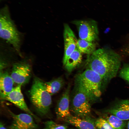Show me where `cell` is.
<instances>
[{
    "mask_svg": "<svg viewBox=\"0 0 129 129\" xmlns=\"http://www.w3.org/2000/svg\"><path fill=\"white\" fill-rule=\"evenodd\" d=\"M119 55L106 48L96 50L88 57L86 61L88 68L102 77L103 82H107L115 77L121 65Z\"/></svg>",
    "mask_w": 129,
    "mask_h": 129,
    "instance_id": "1",
    "label": "cell"
},
{
    "mask_svg": "<svg viewBox=\"0 0 129 129\" xmlns=\"http://www.w3.org/2000/svg\"><path fill=\"white\" fill-rule=\"evenodd\" d=\"M0 36L2 39L12 45L19 55H22L21 51L22 34L11 18L7 5L0 10Z\"/></svg>",
    "mask_w": 129,
    "mask_h": 129,
    "instance_id": "2",
    "label": "cell"
},
{
    "mask_svg": "<svg viewBox=\"0 0 129 129\" xmlns=\"http://www.w3.org/2000/svg\"><path fill=\"white\" fill-rule=\"evenodd\" d=\"M76 86L83 91L91 102L97 100L101 95L103 80L98 74L88 68L76 76Z\"/></svg>",
    "mask_w": 129,
    "mask_h": 129,
    "instance_id": "3",
    "label": "cell"
},
{
    "mask_svg": "<svg viewBox=\"0 0 129 129\" xmlns=\"http://www.w3.org/2000/svg\"><path fill=\"white\" fill-rule=\"evenodd\" d=\"M30 95L32 104L40 114H47L52 104L51 96L46 91L44 82L39 78H34Z\"/></svg>",
    "mask_w": 129,
    "mask_h": 129,
    "instance_id": "4",
    "label": "cell"
},
{
    "mask_svg": "<svg viewBox=\"0 0 129 129\" xmlns=\"http://www.w3.org/2000/svg\"><path fill=\"white\" fill-rule=\"evenodd\" d=\"M76 90L72 99L71 111L74 116L82 118L91 117V101L87 95L76 86Z\"/></svg>",
    "mask_w": 129,
    "mask_h": 129,
    "instance_id": "5",
    "label": "cell"
},
{
    "mask_svg": "<svg viewBox=\"0 0 129 129\" xmlns=\"http://www.w3.org/2000/svg\"><path fill=\"white\" fill-rule=\"evenodd\" d=\"M72 22L76 26L80 39L91 42L97 39L99 33L96 21L81 20L74 21Z\"/></svg>",
    "mask_w": 129,
    "mask_h": 129,
    "instance_id": "6",
    "label": "cell"
},
{
    "mask_svg": "<svg viewBox=\"0 0 129 129\" xmlns=\"http://www.w3.org/2000/svg\"><path fill=\"white\" fill-rule=\"evenodd\" d=\"M31 72L30 64L27 60H24L13 64L10 75L14 83L17 85H23L28 82Z\"/></svg>",
    "mask_w": 129,
    "mask_h": 129,
    "instance_id": "7",
    "label": "cell"
},
{
    "mask_svg": "<svg viewBox=\"0 0 129 129\" xmlns=\"http://www.w3.org/2000/svg\"><path fill=\"white\" fill-rule=\"evenodd\" d=\"M8 112L12 119L10 129H36L37 126L32 116L28 113L15 114L10 110Z\"/></svg>",
    "mask_w": 129,
    "mask_h": 129,
    "instance_id": "8",
    "label": "cell"
},
{
    "mask_svg": "<svg viewBox=\"0 0 129 129\" xmlns=\"http://www.w3.org/2000/svg\"><path fill=\"white\" fill-rule=\"evenodd\" d=\"M63 37L64 53L63 64L64 66L68 57L76 48L78 40L73 31L67 24L64 25Z\"/></svg>",
    "mask_w": 129,
    "mask_h": 129,
    "instance_id": "9",
    "label": "cell"
},
{
    "mask_svg": "<svg viewBox=\"0 0 129 129\" xmlns=\"http://www.w3.org/2000/svg\"><path fill=\"white\" fill-rule=\"evenodd\" d=\"M21 86L17 85L14 87L6 96L5 99L12 102L21 109L37 119V117L29 109L25 102L21 91Z\"/></svg>",
    "mask_w": 129,
    "mask_h": 129,
    "instance_id": "10",
    "label": "cell"
},
{
    "mask_svg": "<svg viewBox=\"0 0 129 129\" xmlns=\"http://www.w3.org/2000/svg\"><path fill=\"white\" fill-rule=\"evenodd\" d=\"M103 112L114 115L125 121L129 120V100H122L105 110Z\"/></svg>",
    "mask_w": 129,
    "mask_h": 129,
    "instance_id": "11",
    "label": "cell"
},
{
    "mask_svg": "<svg viewBox=\"0 0 129 129\" xmlns=\"http://www.w3.org/2000/svg\"><path fill=\"white\" fill-rule=\"evenodd\" d=\"M70 86L69 85L58 102L56 109L57 118L64 120L71 115L69 108Z\"/></svg>",
    "mask_w": 129,
    "mask_h": 129,
    "instance_id": "12",
    "label": "cell"
},
{
    "mask_svg": "<svg viewBox=\"0 0 129 129\" xmlns=\"http://www.w3.org/2000/svg\"><path fill=\"white\" fill-rule=\"evenodd\" d=\"M64 120L79 129H97L95 124V120L91 118H82L71 115Z\"/></svg>",
    "mask_w": 129,
    "mask_h": 129,
    "instance_id": "13",
    "label": "cell"
},
{
    "mask_svg": "<svg viewBox=\"0 0 129 129\" xmlns=\"http://www.w3.org/2000/svg\"><path fill=\"white\" fill-rule=\"evenodd\" d=\"M14 82L11 75L6 72H1L0 77V94L2 99H5L14 87Z\"/></svg>",
    "mask_w": 129,
    "mask_h": 129,
    "instance_id": "14",
    "label": "cell"
},
{
    "mask_svg": "<svg viewBox=\"0 0 129 129\" xmlns=\"http://www.w3.org/2000/svg\"><path fill=\"white\" fill-rule=\"evenodd\" d=\"M82 53L76 47L74 51L68 57L65 68L69 73H71L81 62Z\"/></svg>",
    "mask_w": 129,
    "mask_h": 129,
    "instance_id": "15",
    "label": "cell"
},
{
    "mask_svg": "<svg viewBox=\"0 0 129 129\" xmlns=\"http://www.w3.org/2000/svg\"><path fill=\"white\" fill-rule=\"evenodd\" d=\"M100 116L105 119L113 129H125L128 122L122 120L113 114L103 112Z\"/></svg>",
    "mask_w": 129,
    "mask_h": 129,
    "instance_id": "16",
    "label": "cell"
},
{
    "mask_svg": "<svg viewBox=\"0 0 129 129\" xmlns=\"http://www.w3.org/2000/svg\"><path fill=\"white\" fill-rule=\"evenodd\" d=\"M64 81L61 77L44 82L45 89L51 96L58 92L64 85Z\"/></svg>",
    "mask_w": 129,
    "mask_h": 129,
    "instance_id": "17",
    "label": "cell"
},
{
    "mask_svg": "<svg viewBox=\"0 0 129 129\" xmlns=\"http://www.w3.org/2000/svg\"><path fill=\"white\" fill-rule=\"evenodd\" d=\"M76 47L82 54L90 55L96 50V44L91 42L79 39L78 40Z\"/></svg>",
    "mask_w": 129,
    "mask_h": 129,
    "instance_id": "18",
    "label": "cell"
},
{
    "mask_svg": "<svg viewBox=\"0 0 129 129\" xmlns=\"http://www.w3.org/2000/svg\"><path fill=\"white\" fill-rule=\"evenodd\" d=\"M95 124L97 129H113L105 119L100 116L95 119Z\"/></svg>",
    "mask_w": 129,
    "mask_h": 129,
    "instance_id": "19",
    "label": "cell"
},
{
    "mask_svg": "<svg viewBox=\"0 0 129 129\" xmlns=\"http://www.w3.org/2000/svg\"><path fill=\"white\" fill-rule=\"evenodd\" d=\"M44 124L43 129H67L66 126L57 124L51 120L46 121Z\"/></svg>",
    "mask_w": 129,
    "mask_h": 129,
    "instance_id": "20",
    "label": "cell"
},
{
    "mask_svg": "<svg viewBox=\"0 0 129 129\" xmlns=\"http://www.w3.org/2000/svg\"><path fill=\"white\" fill-rule=\"evenodd\" d=\"M119 75L123 79L129 82V64L124 65L120 70Z\"/></svg>",
    "mask_w": 129,
    "mask_h": 129,
    "instance_id": "21",
    "label": "cell"
},
{
    "mask_svg": "<svg viewBox=\"0 0 129 129\" xmlns=\"http://www.w3.org/2000/svg\"><path fill=\"white\" fill-rule=\"evenodd\" d=\"M123 51L124 53L129 55V45L124 48Z\"/></svg>",
    "mask_w": 129,
    "mask_h": 129,
    "instance_id": "22",
    "label": "cell"
},
{
    "mask_svg": "<svg viewBox=\"0 0 129 129\" xmlns=\"http://www.w3.org/2000/svg\"><path fill=\"white\" fill-rule=\"evenodd\" d=\"M0 129H7L1 123L0 124Z\"/></svg>",
    "mask_w": 129,
    "mask_h": 129,
    "instance_id": "23",
    "label": "cell"
},
{
    "mask_svg": "<svg viewBox=\"0 0 129 129\" xmlns=\"http://www.w3.org/2000/svg\"><path fill=\"white\" fill-rule=\"evenodd\" d=\"M126 128V129H129V120L128 122Z\"/></svg>",
    "mask_w": 129,
    "mask_h": 129,
    "instance_id": "24",
    "label": "cell"
}]
</instances>
